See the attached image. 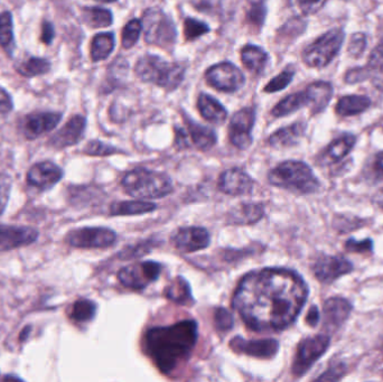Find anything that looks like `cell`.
I'll return each mask as SVG.
<instances>
[{
  "instance_id": "6da1fadb",
  "label": "cell",
  "mask_w": 383,
  "mask_h": 382,
  "mask_svg": "<svg viewBox=\"0 0 383 382\" xmlns=\"http://www.w3.org/2000/svg\"><path fill=\"white\" fill-rule=\"evenodd\" d=\"M307 297L306 282L296 271L267 268L243 277L233 308L251 330L281 331L297 319Z\"/></svg>"
},
{
  "instance_id": "7a4b0ae2",
  "label": "cell",
  "mask_w": 383,
  "mask_h": 382,
  "mask_svg": "<svg viewBox=\"0 0 383 382\" xmlns=\"http://www.w3.org/2000/svg\"><path fill=\"white\" fill-rule=\"evenodd\" d=\"M198 335V324L192 319L153 328L145 335V350L160 372L169 374L189 359Z\"/></svg>"
},
{
  "instance_id": "3957f363",
  "label": "cell",
  "mask_w": 383,
  "mask_h": 382,
  "mask_svg": "<svg viewBox=\"0 0 383 382\" xmlns=\"http://www.w3.org/2000/svg\"><path fill=\"white\" fill-rule=\"evenodd\" d=\"M270 184L296 194H312L320 190V183L312 168L303 161H287L270 170Z\"/></svg>"
},
{
  "instance_id": "277c9868",
  "label": "cell",
  "mask_w": 383,
  "mask_h": 382,
  "mask_svg": "<svg viewBox=\"0 0 383 382\" xmlns=\"http://www.w3.org/2000/svg\"><path fill=\"white\" fill-rule=\"evenodd\" d=\"M123 190L132 198L153 200L169 196L173 191L172 180L164 173L136 168L123 176Z\"/></svg>"
},
{
  "instance_id": "5b68a950",
  "label": "cell",
  "mask_w": 383,
  "mask_h": 382,
  "mask_svg": "<svg viewBox=\"0 0 383 382\" xmlns=\"http://www.w3.org/2000/svg\"><path fill=\"white\" fill-rule=\"evenodd\" d=\"M134 71L141 80L156 84L167 91L176 89L185 75V67L182 64L169 63L156 55L143 56L136 64Z\"/></svg>"
},
{
  "instance_id": "8992f818",
  "label": "cell",
  "mask_w": 383,
  "mask_h": 382,
  "mask_svg": "<svg viewBox=\"0 0 383 382\" xmlns=\"http://www.w3.org/2000/svg\"><path fill=\"white\" fill-rule=\"evenodd\" d=\"M343 29H334L311 44L303 53V60L311 67H324L334 60L343 45Z\"/></svg>"
},
{
  "instance_id": "52a82bcc",
  "label": "cell",
  "mask_w": 383,
  "mask_h": 382,
  "mask_svg": "<svg viewBox=\"0 0 383 382\" xmlns=\"http://www.w3.org/2000/svg\"><path fill=\"white\" fill-rule=\"evenodd\" d=\"M143 35L147 43L159 47H171L176 40V29L172 20L160 9H149L143 14Z\"/></svg>"
},
{
  "instance_id": "ba28073f",
  "label": "cell",
  "mask_w": 383,
  "mask_h": 382,
  "mask_svg": "<svg viewBox=\"0 0 383 382\" xmlns=\"http://www.w3.org/2000/svg\"><path fill=\"white\" fill-rule=\"evenodd\" d=\"M329 344H331V337L326 334H318V335L304 339L298 344L297 351H296V356L292 363V374L299 378L306 374L320 356H323L326 351L329 350Z\"/></svg>"
},
{
  "instance_id": "9c48e42d",
  "label": "cell",
  "mask_w": 383,
  "mask_h": 382,
  "mask_svg": "<svg viewBox=\"0 0 383 382\" xmlns=\"http://www.w3.org/2000/svg\"><path fill=\"white\" fill-rule=\"evenodd\" d=\"M116 241L117 234L108 228H80L70 231L65 237L66 244L81 249L111 247Z\"/></svg>"
},
{
  "instance_id": "30bf717a",
  "label": "cell",
  "mask_w": 383,
  "mask_h": 382,
  "mask_svg": "<svg viewBox=\"0 0 383 382\" xmlns=\"http://www.w3.org/2000/svg\"><path fill=\"white\" fill-rule=\"evenodd\" d=\"M160 273L162 264L155 262H143L123 267L118 273V279L125 287L141 290L158 279Z\"/></svg>"
},
{
  "instance_id": "8fae6325",
  "label": "cell",
  "mask_w": 383,
  "mask_h": 382,
  "mask_svg": "<svg viewBox=\"0 0 383 382\" xmlns=\"http://www.w3.org/2000/svg\"><path fill=\"white\" fill-rule=\"evenodd\" d=\"M205 79L210 86L224 93H235L244 84L242 72L228 62L211 66L206 71Z\"/></svg>"
},
{
  "instance_id": "7c38bea8",
  "label": "cell",
  "mask_w": 383,
  "mask_h": 382,
  "mask_svg": "<svg viewBox=\"0 0 383 382\" xmlns=\"http://www.w3.org/2000/svg\"><path fill=\"white\" fill-rule=\"evenodd\" d=\"M255 121L256 112L252 108L241 109L233 116L229 127V138L233 146L241 150L251 146V132Z\"/></svg>"
},
{
  "instance_id": "4fadbf2b",
  "label": "cell",
  "mask_w": 383,
  "mask_h": 382,
  "mask_svg": "<svg viewBox=\"0 0 383 382\" xmlns=\"http://www.w3.org/2000/svg\"><path fill=\"white\" fill-rule=\"evenodd\" d=\"M316 278L323 284H332L340 277L353 271V264L342 256L322 255L313 264Z\"/></svg>"
},
{
  "instance_id": "5bb4252c",
  "label": "cell",
  "mask_w": 383,
  "mask_h": 382,
  "mask_svg": "<svg viewBox=\"0 0 383 382\" xmlns=\"http://www.w3.org/2000/svg\"><path fill=\"white\" fill-rule=\"evenodd\" d=\"M40 232L35 228L0 224V253L34 244Z\"/></svg>"
},
{
  "instance_id": "9a60e30c",
  "label": "cell",
  "mask_w": 383,
  "mask_h": 382,
  "mask_svg": "<svg viewBox=\"0 0 383 382\" xmlns=\"http://www.w3.org/2000/svg\"><path fill=\"white\" fill-rule=\"evenodd\" d=\"M63 170L53 161H40L27 172V183L40 191H47L63 178Z\"/></svg>"
},
{
  "instance_id": "2e32d148",
  "label": "cell",
  "mask_w": 383,
  "mask_h": 382,
  "mask_svg": "<svg viewBox=\"0 0 383 382\" xmlns=\"http://www.w3.org/2000/svg\"><path fill=\"white\" fill-rule=\"evenodd\" d=\"M230 348L237 353L256 356L260 359H272L279 351V343L276 340H244L235 336L230 341Z\"/></svg>"
},
{
  "instance_id": "e0dca14e",
  "label": "cell",
  "mask_w": 383,
  "mask_h": 382,
  "mask_svg": "<svg viewBox=\"0 0 383 382\" xmlns=\"http://www.w3.org/2000/svg\"><path fill=\"white\" fill-rule=\"evenodd\" d=\"M178 250L184 253H195L205 249L210 244V234L204 228H182L173 237Z\"/></svg>"
},
{
  "instance_id": "ac0fdd59",
  "label": "cell",
  "mask_w": 383,
  "mask_h": 382,
  "mask_svg": "<svg viewBox=\"0 0 383 382\" xmlns=\"http://www.w3.org/2000/svg\"><path fill=\"white\" fill-rule=\"evenodd\" d=\"M60 112H34L26 116L23 121V132L27 139H35L51 132L60 124Z\"/></svg>"
},
{
  "instance_id": "d6986e66",
  "label": "cell",
  "mask_w": 383,
  "mask_h": 382,
  "mask_svg": "<svg viewBox=\"0 0 383 382\" xmlns=\"http://www.w3.org/2000/svg\"><path fill=\"white\" fill-rule=\"evenodd\" d=\"M352 304L343 297H332L324 303V328L329 332H336L349 319Z\"/></svg>"
},
{
  "instance_id": "ffe728a7",
  "label": "cell",
  "mask_w": 383,
  "mask_h": 382,
  "mask_svg": "<svg viewBox=\"0 0 383 382\" xmlns=\"http://www.w3.org/2000/svg\"><path fill=\"white\" fill-rule=\"evenodd\" d=\"M86 126V120L84 117L75 116L49 139V146L55 150H63L66 147L77 144L84 137Z\"/></svg>"
},
{
  "instance_id": "44dd1931",
  "label": "cell",
  "mask_w": 383,
  "mask_h": 382,
  "mask_svg": "<svg viewBox=\"0 0 383 382\" xmlns=\"http://www.w3.org/2000/svg\"><path fill=\"white\" fill-rule=\"evenodd\" d=\"M253 181L240 168H230L221 175L219 190L230 196H243L251 192Z\"/></svg>"
},
{
  "instance_id": "7402d4cb",
  "label": "cell",
  "mask_w": 383,
  "mask_h": 382,
  "mask_svg": "<svg viewBox=\"0 0 383 382\" xmlns=\"http://www.w3.org/2000/svg\"><path fill=\"white\" fill-rule=\"evenodd\" d=\"M355 141L357 138L351 134L341 136L333 141L322 154L320 163L323 165H332L342 161L345 156L349 155L352 148L354 147Z\"/></svg>"
},
{
  "instance_id": "603a6c76",
  "label": "cell",
  "mask_w": 383,
  "mask_h": 382,
  "mask_svg": "<svg viewBox=\"0 0 383 382\" xmlns=\"http://www.w3.org/2000/svg\"><path fill=\"white\" fill-rule=\"evenodd\" d=\"M307 98V106L313 113L323 111L333 95V86L329 82H315L309 84L305 90Z\"/></svg>"
},
{
  "instance_id": "cb8c5ba5",
  "label": "cell",
  "mask_w": 383,
  "mask_h": 382,
  "mask_svg": "<svg viewBox=\"0 0 383 382\" xmlns=\"http://www.w3.org/2000/svg\"><path fill=\"white\" fill-rule=\"evenodd\" d=\"M263 214H265V209L263 205L242 203L230 211L228 221L233 224H251L259 221Z\"/></svg>"
},
{
  "instance_id": "d4e9b609",
  "label": "cell",
  "mask_w": 383,
  "mask_h": 382,
  "mask_svg": "<svg viewBox=\"0 0 383 382\" xmlns=\"http://www.w3.org/2000/svg\"><path fill=\"white\" fill-rule=\"evenodd\" d=\"M305 129H306V126L302 122H297V124L292 125L286 128H281L270 136L269 144L275 148H286V147L294 146L303 137Z\"/></svg>"
},
{
  "instance_id": "484cf974",
  "label": "cell",
  "mask_w": 383,
  "mask_h": 382,
  "mask_svg": "<svg viewBox=\"0 0 383 382\" xmlns=\"http://www.w3.org/2000/svg\"><path fill=\"white\" fill-rule=\"evenodd\" d=\"M198 106L202 117L212 124L221 125L226 120V108L209 95L203 93L198 97Z\"/></svg>"
},
{
  "instance_id": "4316f807",
  "label": "cell",
  "mask_w": 383,
  "mask_h": 382,
  "mask_svg": "<svg viewBox=\"0 0 383 382\" xmlns=\"http://www.w3.org/2000/svg\"><path fill=\"white\" fill-rule=\"evenodd\" d=\"M186 125H187L192 141L198 150H209L217 144V135L213 130L210 129L208 127L196 124L195 121L189 120V119H186Z\"/></svg>"
},
{
  "instance_id": "83f0119b",
  "label": "cell",
  "mask_w": 383,
  "mask_h": 382,
  "mask_svg": "<svg viewBox=\"0 0 383 382\" xmlns=\"http://www.w3.org/2000/svg\"><path fill=\"white\" fill-rule=\"evenodd\" d=\"M371 106V100L366 95H346L338 100L336 113L342 117L359 115Z\"/></svg>"
},
{
  "instance_id": "f1b7e54d",
  "label": "cell",
  "mask_w": 383,
  "mask_h": 382,
  "mask_svg": "<svg viewBox=\"0 0 383 382\" xmlns=\"http://www.w3.org/2000/svg\"><path fill=\"white\" fill-rule=\"evenodd\" d=\"M155 209H156V205L152 202H116L110 207V214L111 216H138V214L153 212Z\"/></svg>"
},
{
  "instance_id": "f546056e",
  "label": "cell",
  "mask_w": 383,
  "mask_h": 382,
  "mask_svg": "<svg viewBox=\"0 0 383 382\" xmlns=\"http://www.w3.org/2000/svg\"><path fill=\"white\" fill-rule=\"evenodd\" d=\"M241 60L251 72H263L268 62V55L263 49L253 45H247L241 51Z\"/></svg>"
},
{
  "instance_id": "4dcf8cb0",
  "label": "cell",
  "mask_w": 383,
  "mask_h": 382,
  "mask_svg": "<svg viewBox=\"0 0 383 382\" xmlns=\"http://www.w3.org/2000/svg\"><path fill=\"white\" fill-rule=\"evenodd\" d=\"M115 49V36L112 33L95 35L91 44V58L95 62L104 60Z\"/></svg>"
},
{
  "instance_id": "1f68e13d",
  "label": "cell",
  "mask_w": 383,
  "mask_h": 382,
  "mask_svg": "<svg viewBox=\"0 0 383 382\" xmlns=\"http://www.w3.org/2000/svg\"><path fill=\"white\" fill-rule=\"evenodd\" d=\"M164 293L167 299H171L173 302L178 303V304H191L193 301L189 282H186L183 277L175 278L167 286Z\"/></svg>"
},
{
  "instance_id": "d6a6232c",
  "label": "cell",
  "mask_w": 383,
  "mask_h": 382,
  "mask_svg": "<svg viewBox=\"0 0 383 382\" xmlns=\"http://www.w3.org/2000/svg\"><path fill=\"white\" fill-rule=\"evenodd\" d=\"M366 73L373 86H377V89H383V44L372 51L369 64L366 66Z\"/></svg>"
},
{
  "instance_id": "836d02e7",
  "label": "cell",
  "mask_w": 383,
  "mask_h": 382,
  "mask_svg": "<svg viewBox=\"0 0 383 382\" xmlns=\"http://www.w3.org/2000/svg\"><path fill=\"white\" fill-rule=\"evenodd\" d=\"M305 106H307V98L306 93L303 91V93H294V95L286 97L279 104H276L272 113L274 117H283V116L290 115L292 112L297 111Z\"/></svg>"
},
{
  "instance_id": "e575fe53",
  "label": "cell",
  "mask_w": 383,
  "mask_h": 382,
  "mask_svg": "<svg viewBox=\"0 0 383 382\" xmlns=\"http://www.w3.org/2000/svg\"><path fill=\"white\" fill-rule=\"evenodd\" d=\"M97 305L90 299H77L70 310V319L77 323H88L95 319Z\"/></svg>"
},
{
  "instance_id": "d590c367",
  "label": "cell",
  "mask_w": 383,
  "mask_h": 382,
  "mask_svg": "<svg viewBox=\"0 0 383 382\" xmlns=\"http://www.w3.org/2000/svg\"><path fill=\"white\" fill-rule=\"evenodd\" d=\"M12 14L3 12L0 14V45L8 54L12 55L15 49L14 29H13Z\"/></svg>"
},
{
  "instance_id": "8d00e7d4",
  "label": "cell",
  "mask_w": 383,
  "mask_h": 382,
  "mask_svg": "<svg viewBox=\"0 0 383 382\" xmlns=\"http://www.w3.org/2000/svg\"><path fill=\"white\" fill-rule=\"evenodd\" d=\"M84 18L90 27L93 29H102L111 25L112 14L108 9L100 8V7H90L84 8Z\"/></svg>"
},
{
  "instance_id": "74e56055",
  "label": "cell",
  "mask_w": 383,
  "mask_h": 382,
  "mask_svg": "<svg viewBox=\"0 0 383 382\" xmlns=\"http://www.w3.org/2000/svg\"><path fill=\"white\" fill-rule=\"evenodd\" d=\"M19 74L31 78L36 75L45 74L51 70V63L45 58H29L16 66Z\"/></svg>"
},
{
  "instance_id": "f35d334b",
  "label": "cell",
  "mask_w": 383,
  "mask_h": 382,
  "mask_svg": "<svg viewBox=\"0 0 383 382\" xmlns=\"http://www.w3.org/2000/svg\"><path fill=\"white\" fill-rule=\"evenodd\" d=\"M327 0H289L290 7L299 16L316 14Z\"/></svg>"
},
{
  "instance_id": "ab89813d",
  "label": "cell",
  "mask_w": 383,
  "mask_h": 382,
  "mask_svg": "<svg viewBox=\"0 0 383 382\" xmlns=\"http://www.w3.org/2000/svg\"><path fill=\"white\" fill-rule=\"evenodd\" d=\"M143 24L139 19H132L127 24L123 31V47L125 49H132L139 40Z\"/></svg>"
},
{
  "instance_id": "60d3db41",
  "label": "cell",
  "mask_w": 383,
  "mask_h": 382,
  "mask_svg": "<svg viewBox=\"0 0 383 382\" xmlns=\"http://www.w3.org/2000/svg\"><path fill=\"white\" fill-rule=\"evenodd\" d=\"M209 32L210 27L203 22H200L195 18H186L184 22V34L187 40H198V38Z\"/></svg>"
},
{
  "instance_id": "b9f144b4",
  "label": "cell",
  "mask_w": 383,
  "mask_h": 382,
  "mask_svg": "<svg viewBox=\"0 0 383 382\" xmlns=\"http://www.w3.org/2000/svg\"><path fill=\"white\" fill-rule=\"evenodd\" d=\"M295 72L292 70H285L281 74L277 75L276 78L272 79L266 86H265V93H278L281 90L285 89L292 82L294 78Z\"/></svg>"
},
{
  "instance_id": "7bdbcfd3",
  "label": "cell",
  "mask_w": 383,
  "mask_h": 382,
  "mask_svg": "<svg viewBox=\"0 0 383 382\" xmlns=\"http://www.w3.org/2000/svg\"><path fill=\"white\" fill-rule=\"evenodd\" d=\"M84 152L89 156H110L120 152L116 147L109 146L99 141H92L84 147Z\"/></svg>"
},
{
  "instance_id": "ee69618b",
  "label": "cell",
  "mask_w": 383,
  "mask_h": 382,
  "mask_svg": "<svg viewBox=\"0 0 383 382\" xmlns=\"http://www.w3.org/2000/svg\"><path fill=\"white\" fill-rule=\"evenodd\" d=\"M214 323L217 330L226 332V331L231 330L233 326V317L226 308H217L214 314Z\"/></svg>"
},
{
  "instance_id": "f6af8a7d",
  "label": "cell",
  "mask_w": 383,
  "mask_h": 382,
  "mask_svg": "<svg viewBox=\"0 0 383 382\" xmlns=\"http://www.w3.org/2000/svg\"><path fill=\"white\" fill-rule=\"evenodd\" d=\"M10 190H12V178L9 177V175L0 174V216L6 210Z\"/></svg>"
},
{
  "instance_id": "bcb514c9",
  "label": "cell",
  "mask_w": 383,
  "mask_h": 382,
  "mask_svg": "<svg viewBox=\"0 0 383 382\" xmlns=\"http://www.w3.org/2000/svg\"><path fill=\"white\" fill-rule=\"evenodd\" d=\"M346 251L354 253H368L373 250V241L371 239H366L362 241H357L355 239L351 238L344 244Z\"/></svg>"
},
{
  "instance_id": "7dc6e473",
  "label": "cell",
  "mask_w": 383,
  "mask_h": 382,
  "mask_svg": "<svg viewBox=\"0 0 383 382\" xmlns=\"http://www.w3.org/2000/svg\"><path fill=\"white\" fill-rule=\"evenodd\" d=\"M266 14L267 9L263 3H261V5H251V9L248 13V22L251 24V26L260 29L265 23Z\"/></svg>"
},
{
  "instance_id": "c3c4849f",
  "label": "cell",
  "mask_w": 383,
  "mask_h": 382,
  "mask_svg": "<svg viewBox=\"0 0 383 382\" xmlns=\"http://www.w3.org/2000/svg\"><path fill=\"white\" fill-rule=\"evenodd\" d=\"M366 47V35L362 33H357L353 35L350 40L349 53L354 58H359L364 52Z\"/></svg>"
},
{
  "instance_id": "681fc988",
  "label": "cell",
  "mask_w": 383,
  "mask_h": 382,
  "mask_svg": "<svg viewBox=\"0 0 383 382\" xmlns=\"http://www.w3.org/2000/svg\"><path fill=\"white\" fill-rule=\"evenodd\" d=\"M346 367L343 363H338L336 365L329 367V370L324 372L322 376L316 378V380H323V381H336L340 380L345 374Z\"/></svg>"
},
{
  "instance_id": "f907efd6",
  "label": "cell",
  "mask_w": 383,
  "mask_h": 382,
  "mask_svg": "<svg viewBox=\"0 0 383 382\" xmlns=\"http://www.w3.org/2000/svg\"><path fill=\"white\" fill-rule=\"evenodd\" d=\"M372 178L375 183L383 182V152L377 154L372 164Z\"/></svg>"
},
{
  "instance_id": "816d5d0a",
  "label": "cell",
  "mask_w": 383,
  "mask_h": 382,
  "mask_svg": "<svg viewBox=\"0 0 383 382\" xmlns=\"http://www.w3.org/2000/svg\"><path fill=\"white\" fill-rule=\"evenodd\" d=\"M368 79V73H366V67H358L353 69L347 72L345 77V81L347 83H357L361 81Z\"/></svg>"
},
{
  "instance_id": "f5cc1de1",
  "label": "cell",
  "mask_w": 383,
  "mask_h": 382,
  "mask_svg": "<svg viewBox=\"0 0 383 382\" xmlns=\"http://www.w3.org/2000/svg\"><path fill=\"white\" fill-rule=\"evenodd\" d=\"M13 110L12 97L7 93L6 90L0 88V115H6Z\"/></svg>"
},
{
  "instance_id": "db71d44e",
  "label": "cell",
  "mask_w": 383,
  "mask_h": 382,
  "mask_svg": "<svg viewBox=\"0 0 383 382\" xmlns=\"http://www.w3.org/2000/svg\"><path fill=\"white\" fill-rule=\"evenodd\" d=\"M54 27H53L52 23H49V22H44V23L42 24V35H40L42 42L46 44V45H49L53 38H54Z\"/></svg>"
},
{
  "instance_id": "11a10c76",
  "label": "cell",
  "mask_w": 383,
  "mask_h": 382,
  "mask_svg": "<svg viewBox=\"0 0 383 382\" xmlns=\"http://www.w3.org/2000/svg\"><path fill=\"white\" fill-rule=\"evenodd\" d=\"M320 310L318 306L313 305L312 308H309L308 313L306 315V323L309 326L315 328L320 322Z\"/></svg>"
},
{
  "instance_id": "9f6ffc18",
  "label": "cell",
  "mask_w": 383,
  "mask_h": 382,
  "mask_svg": "<svg viewBox=\"0 0 383 382\" xmlns=\"http://www.w3.org/2000/svg\"><path fill=\"white\" fill-rule=\"evenodd\" d=\"M31 331H32L31 326H27V328H25L23 331H22V333H20L19 335L20 342H23V341H25V340L29 337V333H31Z\"/></svg>"
},
{
  "instance_id": "6f0895ef",
  "label": "cell",
  "mask_w": 383,
  "mask_h": 382,
  "mask_svg": "<svg viewBox=\"0 0 383 382\" xmlns=\"http://www.w3.org/2000/svg\"><path fill=\"white\" fill-rule=\"evenodd\" d=\"M251 5H261V3H265L266 0H248Z\"/></svg>"
},
{
  "instance_id": "680465c9",
  "label": "cell",
  "mask_w": 383,
  "mask_h": 382,
  "mask_svg": "<svg viewBox=\"0 0 383 382\" xmlns=\"http://www.w3.org/2000/svg\"><path fill=\"white\" fill-rule=\"evenodd\" d=\"M377 205H380L381 209H383V198L377 201Z\"/></svg>"
},
{
  "instance_id": "91938a15",
  "label": "cell",
  "mask_w": 383,
  "mask_h": 382,
  "mask_svg": "<svg viewBox=\"0 0 383 382\" xmlns=\"http://www.w3.org/2000/svg\"><path fill=\"white\" fill-rule=\"evenodd\" d=\"M97 1H103V3H112V1H116V0H97Z\"/></svg>"
}]
</instances>
